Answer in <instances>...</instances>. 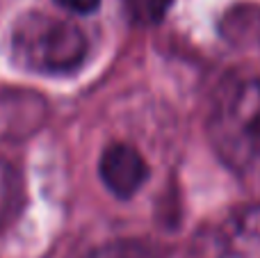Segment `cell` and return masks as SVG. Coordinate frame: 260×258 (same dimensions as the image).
Listing matches in <instances>:
<instances>
[{"label":"cell","instance_id":"obj_8","mask_svg":"<svg viewBox=\"0 0 260 258\" xmlns=\"http://www.w3.org/2000/svg\"><path fill=\"white\" fill-rule=\"evenodd\" d=\"M55 3L73 14H91L101 7V0H55Z\"/></svg>","mask_w":260,"mask_h":258},{"label":"cell","instance_id":"obj_6","mask_svg":"<svg viewBox=\"0 0 260 258\" xmlns=\"http://www.w3.org/2000/svg\"><path fill=\"white\" fill-rule=\"evenodd\" d=\"M18 178L12 165L0 160V227L9 222L18 204Z\"/></svg>","mask_w":260,"mask_h":258},{"label":"cell","instance_id":"obj_5","mask_svg":"<svg viewBox=\"0 0 260 258\" xmlns=\"http://www.w3.org/2000/svg\"><path fill=\"white\" fill-rule=\"evenodd\" d=\"M82 258H162V251L144 240H112L94 247Z\"/></svg>","mask_w":260,"mask_h":258},{"label":"cell","instance_id":"obj_2","mask_svg":"<svg viewBox=\"0 0 260 258\" xmlns=\"http://www.w3.org/2000/svg\"><path fill=\"white\" fill-rule=\"evenodd\" d=\"M89 41L76 21L46 12H25L9 35V53L18 69L37 76H69L87 59Z\"/></svg>","mask_w":260,"mask_h":258},{"label":"cell","instance_id":"obj_3","mask_svg":"<svg viewBox=\"0 0 260 258\" xmlns=\"http://www.w3.org/2000/svg\"><path fill=\"white\" fill-rule=\"evenodd\" d=\"M99 176L114 197L130 199L148 181V165L133 144L114 142L101 153Z\"/></svg>","mask_w":260,"mask_h":258},{"label":"cell","instance_id":"obj_1","mask_svg":"<svg viewBox=\"0 0 260 258\" xmlns=\"http://www.w3.org/2000/svg\"><path fill=\"white\" fill-rule=\"evenodd\" d=\"M208 140L235 176L260 185V76H233L217 87Z\"/></svg>","mask_w":260,"mask_h":258},{"label":"cell","instance_id":"obj_4","mask_svg":"<svg viewBox=\"0 0 260 258\" xmlns=\"http://www.w3.org/2000/svg\"><path fill=\"white\" fill-rule=\"evenodd\" d=\"M210 242L224 258L260 256V206L233 210L217 224Z\"/></svg>","mask_w":260,"mask_h":258},{"label":"cell","instance_id":"obj_7","mask_svg":"<svg viewBox=\"0 0 260 258\" xmlns=\"http://www.w3.org/2000/svg\"><path fill=\"white\" fill-rule=\"evenodd\" d=\"M130 14L139 23H157L165 18L174 0H126Z\"/></svg>","mask_w":260,"mask_h":258}]
</instances>
